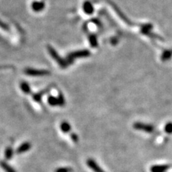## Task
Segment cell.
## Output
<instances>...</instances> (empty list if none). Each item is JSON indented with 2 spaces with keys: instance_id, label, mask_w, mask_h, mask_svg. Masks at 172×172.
Masks as SVG:
<instances>
[{
  "instance_id": "6da1fadb",
  "label": "cell",
  "mask_w": 172,
  "mask_h": 172,
  "mask_svg": "<svg viewBox=\"0 0 172 172\" xmlns=\"http://www.w3.org/2000/svg\"><path fill=\"white\" fill-rule=\"evenodd\" d=\"M90 55V52L88 50H82V51H77L70 53L67 56V65H70L73 62V60L78 57H85Z\"/></svg>"
},
{
  "instance_id": "7a4b0ae2",
  "label": "cell",
  "mask_w": 172,
  "mask_h": 172,
  "mask_svg": "<svg viewBox=\"0 0 172 172\" xmlns=\"http://www.w3.org/2000/svg\"><path fill=\"white\" fill-rule=\"evenodd\" d=\"M48 50H49V52H50V54L51 55V56L54 58V60H56V61L57 62V63L59 64L62 67H65L68 65L67 63V62H65V60L62 59V58H60L59 55L57 54L56 51H55V50L53 49L52 47H48Z\"/></svg>"
},
{
  "instance_id": "3957f363",
  "label": "cell",
  "mask_w": 172,
  "mask_h": 172,
  "mask_svg": "<svg viewBox=\"0 0 172 172\" xmlns=\"http://www.w3.org/2000/svg\"><path fill=\"white\" fill-rule=\"evenodd\" d=\"M25 72L27 76H48L50 74V72L45 70H35V69H26Z\"/></svg>"
},
{
  "instance_id": "277c9868",
  "label": "cell",
  "mask_w": 172,
  "mask_h": 172,
  "mask_svg": "<svg viewBox=\"0 0 172 172\" xmlns=\"http://www.w3.org/2000/svg\"><path fill=\"white\" fill-rule=\"evenodd\" d=\"M134 128L136 130H144L147 133H152L154 130L153 125H149V124H145L143 123H135L134 125Z\"/></svg>"
},
{
  "instance_id": "5b68a950",
  "label": "cell",
  "mask_w": 172,
  "mask_h": 172,
  "mask_svg": "<svg viewBox=\"0 0 172 172\" xmlns=\"http://www.w3.org/2000/svg\"><path fill=\"white\" fill-rule=\"evenodd\" d=\"M87 164L94 172H105L93 159H90L87 161Z\"/></svg>"
},
{
  "instance_id": "8992f818",
  "label": "cell",
  "mask_w": 172,
  "mask_h": 172,
  "mask_svg": "<svg viewBox=\"0 0 172 172\" xmlns=\"http://www.w3.org/2000/svg\"><path fill=\"white\" fill-rule=\"evenodd\" d=\"M30 148H31L30 143H28V142L24 143V144L20 145L18 149H17V153L19 154L25 153V152L29 151V150L30 149Z\"/></svg>"
},
{
  "instance_id": "52a82bcc",
  "label": "cell",
  "mask_w": 172,
  "mask_h": 172,
  "mask_svg": "<svg viewBox=\"0 0 172 172\" xmlns=\"http://www.w3.org/2000/svg\"><path fill=\"white\" fill-rule=\"evenodd\" d=\"M32 8L35 12H40L45 8V4L42 2H34L32 4Z\"/></svg>"
},
{
  "instance_id": "ba28073f",
  "label": "cell",
  "mask_w": 172,
  "mask_h": 172,
  "mask_svg": "<svg viewBox=\"0 0 172 172\" xmlns=\"http://www.w3.org/2000/svg\"><path fill=\"white\" fill-rule=\"evenodd\" d=\"M83 10L87 14H92L94 11L93 4L88 1L86 2L83 4Z\"/></svg>"
},
{
  "instance_id": "9c48e42d",
  "label": "cell",
  "mask_w": 172,
  "mask_h": 172,
  "mask_svg": "<svg viewBox=\"0 0 172 172\" xmlns=\"http://www.w3.org/2000/svg\"><path fill=\"white\" fill-rule=\"evenodd\" d=\"M172 57V51L169 50H166L162 52L161 54V59L162 61L165 62V61H168Z\"/></svg>"
},
{
  "instance_id": "30bf717a",
  "label": "cell",
  "mask_w": 172,
  "mask_h": 172,
  "mask_svg": "<svg viewBox=\"0 0 172 172\" xmlns=\"http://www.w3.org/2000/svg\"><path fill=\"white\" fill-rule=\"evenodd\" d=\"M153 28V25L151 24H146V25H144L141 27V32L144 35H151V30Z\"/></svg>"
},
{
  "instance_id": "8fae6325",
  "label": "cell",
  "mask_w": 172,
  "mask_h": 172,
  "mask_svg": "<svg viewBox=\"0 0 172 172\" xmlns=\"http://www.w3.org/2000/svg\"><path fill=\"white\" fill-rule=\"evenodd\" d=\"M60 128H61L62 132L67 134V133H69L70 131V130H71V126H70L69 123L66 122V121H64V122H62L61 123V125H60Z\"/></svg>"
},
{
  "instance_id": "7c38bea8",
  "label": "cell",
  "mask_w": 172,
  "mask_h": 172,
  "mask_svg": "<svg viewBox=\"0 0 172 172\" xmlns=\"http://www.w3.org/2000/svg\"><path fill=\"white\" fill-rule=\"evenodd\" d=\"M0 165H1L2 168L6 172H16L15 170H14L13 168H12L8 164L6 163V162L2 161L1 163H0Z\"/></svg>"
},
{
  "instance_id": "4fadbf2b",
  "label": "cell",
  "mask_w": 172,
  "mask_h": 172,
  "mask_svg": "<svg viewBox=\"0 0 172 172\" xmlns=\"http://www.w3.org/2000/svg\"><path fill=\"white\" fill-rule=\"evenodd\" d=\"M20 88L22 89V91L25 93H26V94L30 93L31 90L30 88V86H29V85L27 83H25V82H22V83H21Z\"/></svg>"
},
{
  "instance_id": "5bb4252c",
  "label": "cell",
  "mask_w": 172,
  "mask_h": 172,
  "mask_svg": "<svg viewBox=\"0 0 172 172\" xmlns=\"http://www.w3.org/2000/svg\"><path fill=\"white\" fill-rule=\"evenodd\" d=\"M48 103L50 106H59V102H58V98L54 96H49L48 98Z\"/></svg>"
},
{
  "instance_id": "9a60e30c",
  "label": "cell",
  "mask_w": 172,
  "mask_h": 172,
  "mask_svg": "<svg viewBox=\"0 0 172 172\" xmlns=\"http://www.w3.org/2000/svg\"><path fill=\"white\" fill-rule=\"evenodd\" d=\"M4 156H5V158L7 160L11 159L12 158V156H13V149H12V148H11V147L7 148V149H6V151H5V153H4Z\"/></svg>"
},
{
  "instance_id": "2e32d148",
  "label": "cell",
  "mask_w": 172,
  "mask_h": 172,
  "mask_svg": "<svg viewBox=\"0 0 172 172\" xmlns=\"http://www.w3.org/2000/svg\"><path fill=\"white\" fill-rule=\"evenodd\" d=\"M89 41L91 46L93 47H96L98 46V40L95 35H91L89 37Z\"/></svg>"
},
{
  "instance_id": "e0dca14e",
  "label": "cell",
  "mask_w": 172,
  "mask_h": 172,
  "mask_svg": "<svg viewBox=\"0 0 172 172\" xmlns=\"http://www.w3.org/2000/svg\"><path fill=\"white\" fill-rule=\"evenodd\" d=\"M167 169V167L165 166H153L151 168V171L152 172H164V171Z\"/></svg>"
},
{
  "instance_id": "ac0fdd59",
  "label": "cell",
  "mask_w": 172,
  "mask_h": 172,
  "mask_svg": "<svg viewBox=\"0 0 172 172\" xmlns=\"http://www.w3.org/2000/svg\"><path fill=\"white\" fill-rule=\"evenodd\" d=\"M43 94H44V93H39L35 94V95L33 96V99L35 101H37V102H39V101H41V98H42Z\"/></svg>"
},
{
  "instance_id": "d6986e66",
  "label": "cell",
  "mask_w": 172,
  "mask_h": 172,
  "mask_svg": "<svg viewBox=\"0 0 172 172\" xmlns=\"http://www.w3.org/2000/svg\"><path fill=\"white\" fill-rule=\"evenodd\" d=\"M58 98V102H59V106H63L65 105V99L64 97L61 94H60V96L57 97Z\"/></svg>"
},
{
  "instance_id": "ffe728a7",
  "label": "cell",
  "mask_w": 172,
  "mask_h": 172,
  "mask_svg": "<svg viewBox=\"0 0 172 172\" xmlns=\"http://www.w3.org/2000/svg\"><path fill=\"white\" fill-rule=\"evenodd\" d=\"M71 171V169L68 168V167H62V168L57 169L55 172H70Z\"/></svg>"
},
{
  "instance_id": "44dd1931",
  "label": "cell",
  "mask_w": 172,
  "mask_h": 172,
  "mask_svg": "<svg viewBox=\"0 0 172 172\" xmlns=\"http://www.w3.org/2000/svg\"><path fill=\"white\" fill-rule=\"evenodd\" d=\"M165 130L167 133H171L172 132V124L171 123H169L166 125Z\"/></svg>"
},
{
  "instance_id": "7402d4cb",
  "label": "cell",
  "mask_w": 172,
  "mask_h": 172,
  "mask_svg": "<svg viewBox=\"0 0 172 172\" xmlns=\"http://www.w3.org/2000/svg\"><path fill=\"white\" fill-rule=\"evenodd\" d=\"M70 138L74 142H77V140H78V137H77V135L76 134H72L70 135Z\"/></svg>"
},
{
  "instance_id": "603a6c76",
  "label": "cell",
  "mask_w": 172,
  "mask_h": 172,
  "mask_svg": "<svg viewBox=\"0 0 172 172\" xmlns=\"http://www.w3.org/2000/svg\"><path fill=\"white\" fill-rule=\"evenodd\" d=\"M0 27H2L3 29H4V30H7V29H8L7 26L6 25H4V24L2 23L1 21H0Z\"/></svg>"
},
{
  "instance_id": "cb8c5ba5",
  "label": "cell",
  "mask_w": 172,
  "mask_h": 172,
  "mask_svg": "<svg viewBox=\"0 0 172 172\" xmlns=\"http://www.w3.org/2000/svg\"><path fill=\"white\" fill-rule=\"evenodd\" d=\"M171 51H172V50H171Z\"/></svg>"
}]
</instances>
